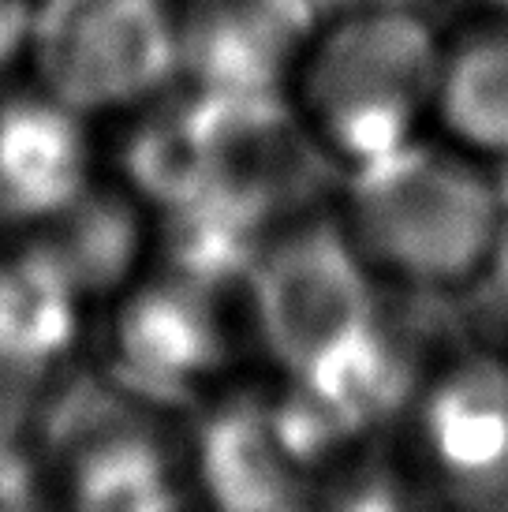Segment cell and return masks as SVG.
I'll use <instances>...</instances> for the list:
<instances>
[{
    "label": "cell",
    "instance_id": "1",
    "mask_svg": "<svg viewBox=\"0 0 508 512\" xmlns=\"http://www.w3.org/2000/svg\"><path fill=\"white\" fill-rule=\"evenodd\" d=\"M340 221L381 285L456 292L508 243V195L486 161L419 135L344 172Z\"/></svg>",
    "mask_w": 508,
    "mask_h": 512
},
{
    "label": "cell",
    "instance_id": "2",
    "mask_svg": "<svg viewBox=\"0 0 508 512\" xmlns=\"http://www.w3.org/2000/svg\"><path fill=\"white\" fill-rule=\"evenodd\" d=\"M445 42L419 8L322 19L292 75V105L344 172L400 150L434 124Z\"/></svg>",
    "mask_w": 508,
    "mask_h": 512
},
{
    "label": "cell",
    "instance_id": "3",
    "mask_svg": "<svg viewBox=\"0 0 508 512\" xmlns=\"http://www.w3.org/2000/svg\"><path fill=\"white\" fill-rule=\"evenodd\" d=\"M378 288L340 217L303 221L254 258V329L284 378H296L385 318Z\"/></svg>",
    "mask_w": 508,
    "mask_h": 512
},
{
    "label": "cell",
    "instance_id": "4",
    "mask_svg": "<svg viewBox=\"0 0 508 512\" xmlns=\"http://www.w3.org/2000/svg\"><path fill=\"white\" fill-rule=\"evenodd\" d=\"M30 60L42 90L79 113H113L161 94L180 72L172 0H38Z\"/></svg>",
    "mask_w": 508,
    "mask_h": 512
},
{
    "label": "cell",
    "instance_id": "5",
    "mask_svg": "<svg viewBox=\"0 0 508 512\" xmlns=\"http://www.w3.org/2000/svg\"><path fill=\"white\" fill-rule=\"evenodd\" d=\"M404 415L430 483L471 505L508 501V359H452L419 382Z\"/></svg>",
    "mask_w": 508,
    "mask_h": 512
},
{
    "label": "cell",
    "instance_id": "6",
    "mask_svg": "<svg viewBox=\"0 0 508 512\" xmlns=\"http://www.w3.org/2000/svg\"><path fill=\"white\" fill-rule=\"evenodd\" d=\"M180 68L206 94H284L322 15L311 0H184Z\"/></svg>",
    "mask_w": 508,
    "mask_h": 512
},
{
    "label": "cell",
    "instance_id": "7",
    "mask_svg": "<svg viewBox=\"0 0 508 512\" xmlns=\"http://www.w3.org/2000/svg\"><path fill=\"white\" fill-rule=\"evenodd\" d=\"M90 187L83 113L34 90L0 105V217H57Z\"/></svg>",
    "mask_w": 508,
    "mask_h": 512
},
{
    "label": "cell",
    "instance_id": "8",
    "mask_svg": "<svg viewBox=\"0 0 508 512\" xmlns=\"http://www.w3.org/2000/svg\"><path fill=\"white\" fill-rule=\"evenodd\" d=\"M202 471L225 505L284 509L299 501V486L314 468L288 438L273 400L228 408L202 441Z\"/></svg>",
    "mask_w": 508,
    "mask_h": 512
},
{
    "label": "cell",
    "instance_id": "9",
    "mask_svg": "<svg viewBox=\"0 0 508 512\" xmlns=\"http://www.w3.org/2000/svg\"><path fill=\"white\" fill-rule=\"evenodd\" d=\"M434 124L486 165L508 161V19H486L445 42Z\"/></svg>",
    "mask_w": 508,
    "mask_h": 512
},
{
    "label": "cell",
    "instance_id": "10",
    "mask_svg": "<svg viewBox=\"0 0 508 512\" xmlns=\"http://www.w3.org/2000/svg\"><path fill=\"white\" fill-rule=\"evenodd\" d=\"M124 367L146 382V389L176 393L206 382L221 363V329L206 307L176 292H157L146 307L127 314L120 333Z\"/></svg>",
    "mask_w": 508,
    "mask_h": 512
},
{
    "label": "cell",
    "instance_id": "11",
    "mask_svg": "<svg viewBox=\"0 0 508 512\" xmlns=\"http://www.w3.org/2000/svg\"><path fill=\"white\" fill-rule=\"evenodd\" d=\"M75 333V285L53 258L0 270V359L38 374Z\"/></svg>",
    "mask_w": 508,
    "mask_h": 512
},
{
    "label": "cell",
    "instance_id": "12",
    "mask_svg": "<svg viewBox=\"0 0 508 512\" xmlns=\"http://www.w3.org/2000/svg\"><path fill=\"white\" fill-rule=\"evenodd\" d=\"M38 0H0V75H8L19 60H30Z\"/></svg>",
    "mask_w": 508,
    "mask_h": 512
},
{
    "label": "cell",
    "instance_id": "13",
    "mask_svg": "<svg viewBox=\"0 0 508 512\" xmlns=\"http://www.w3.org/2000/svg\"><path fill=\"white\" fill-rule=\"evenodd\" d=\"M27 389H30V374L15 370L12 363L0 359V441H12L15 423L23 415V404H27Z\"/></svg>",
    "mask_w": 508,
    "mask_h": 512
},
{
    "label": "cell",
    "instance_id": "14",
    "mask_svg": "<svg viewBox=\"0 0 508 512\" xmlns=\"http://www.w3.org/2000/svg\"><path fill=\"white\" fill-rule=\"evenodd\" d=\"M322 19L337 15H363V12H396V8H419L423 0H311Z\"/></svg>",
    "mask_w": 508,
    "mask_h": 512
},
{
    "label": "cell",
    "instance_id": "15",
    "mask_svg": "<svg viewBox=\"0 0 508 512\" xmlns=\"http://www.w3.org/2000/svg\"><path fill=\"white\" fill-rule=\"evenodd\" d=\"M479 12H486V19H508V0H471Z\"/></svg>",
    "mask_w": 508,
    "mask_h": 512
}]
</instances>
